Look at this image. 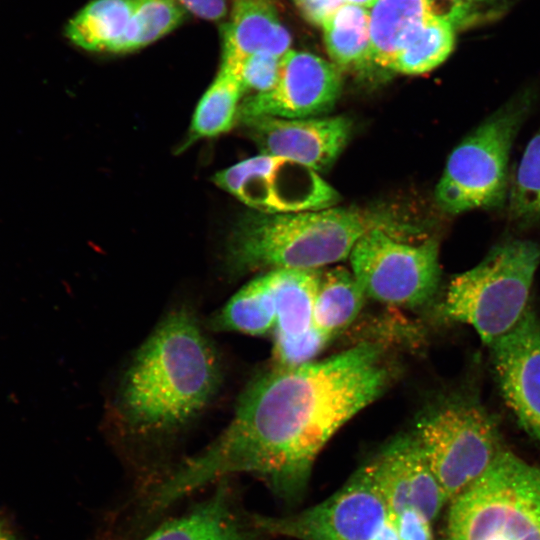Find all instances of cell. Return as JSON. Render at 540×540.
<instances>
[{
    "instance_id": "1",
    "label": "cell",
    "mask_w": 540,
    "mask_h": 540,
    "mask_svg": "<svg viewBox=\"0 0 540 540\" xmlns=\"http://www.w3.org/2000/svg\"><path fill=\"white\" fill-rule=\"evenodd\" d=\"M396 374L388 346L372 340L259 374L244 388L221 434L149 488L147 507L164 512L193 491L239 473L256 476L286 502H298L324 446L382 396Z\"/></svg>"
},
{
    "instance_id": "2",
    "label": "cell",
    "mask_w": 540,
    "mask_h": 540,
    "mask_svg": "<svg viewBox=\"0 0 540 540\" xmlns=\"http://www.w3.org/2000/svg\"><path fill=\"white\" fill-rule=\"evenodd\" d=\"M220 358L194 313L169 312L134 355L117 394L126 431L142 438L167 436L196 418L216 395Z\"/></svg>"
},
{
    "instance_id": "3",
    "label": "cell",
    "mask_w": 540,
    "mask_h": 540,
    "mask_svg": "<svg viewBox=\"0 0 540 540\" xmlns=\"http://www.w3.org/2000/svg\"><path fill=\"white\" fill-rule=\"evenodd\" d=\"M374 228L407 231L379 212L358 207L284 214L254 212L236 226L228 260L236 273L317 270L349 258L360 238Z\"/></svg>"
},
{
    "instance_id": "4",
    "label": "cell",
    "mask_w": 540,
    "mask_h": 540,
    "mask_svg": "<svg viewBox=\"0 0 540 540\" xmlns=\"http://www.w3.org/2000/svg\"><path fill=\"white\" fill-rule=\"evenodd\" d=\"M539 264V243L511 239L495 245L479 264L449 282L440 316L472 326L489 346L526 311Z\"/></svg>"
},
{
    "instance_id": "5",
    "label": "cell",
    "mask_w": 540,
    "mask_h": 540,
    "mask_svg": "<svg viewBox=\"0 0 540 540\" xmlns=\"http://www.w3.org/2000/svg\"><path fill=\"white\" fill-rule=\"evenodd\" d=\"M446 540H540V466L503 449L450 501Z\"/></svg>"
},
{
    "instance_id": "6",
    "label": "cell",
    "mask_w": 540,
    "mask_h": 540,
    "mask_svg": "<svg viewBox=\"0 0 540 540\" xmlns=\"http://www.w3.org/2000/svg\"><path fill=\"white\" fill-rule=\"evenodd\" d=\"M533 102L534 92H519L452 151L435 190L442 211L459 214L504 205L510 151Z\"/></svg>"
},
{
    "instance_id": "7",
    "label": "cell",
    "mask_w": 540,
    "mask_h": 540,
    "mask_svg": "<svg viewBox=\"0 0 540 540\" xmlns=\"http://www.w3.org/2000/svg\"><path fill=\"white\" fill-rule=\"evenodd\" d=\"M411 430L448 502L480 478L504 449L491 414L466 393L435 399Z\"/></svg>"
},
{
    "instance_id": "8",
    "label": "cell",
    "mask_w": 540,
    "mask_h": 540,
    "mask_svg": "<svg viewBox=\"0 0 540 540\" xmlns=\"http://www.w3.org/2000/svg\"><path fill=\"white\" fill-rule=\"evenodd\" d=\"M349 260L366 296L383 304L421 307L433 299L439 286L435 238L411 242L402 233L374 228L356 243Z\"/></svg>"
},
{
    "instance_id": "9",
    "label": "cell",
    "mask_w": 540,
    "mask_h": 540,
    "mask_svg": "<svg viewBox=\"0 0 540 540\" xmlns=\"http://www.w3.org/2000/svg\"><path fill=\"white\" fill-rule=\"evenodd\" d=\"M390 512L363 464L324 501L286 516L256 515L267 537L295 540H372Z\"/></svg>"
},
{
    "instance_id": "10",
    "label": "cell",
    "mask_w": 540,
    "mask_h": 540,
    "mask_svg": "<svg viewBox=\"0 0 540 540\" xmlns=\"http://www.w3.org/2000/svg\"><path fill=\"white\" fill-rule=\"evenodd\" d=\"M214 182L265 214L324 209L336 206L340 199L318 172L293 160L266 154L218 172Z\"/></svg>"
},
{
    "instance_id": "11",
    "label": "cell",
    "mask_w": 540,
    "mask_h": 540,
    "mask_svg": "<svg viewBox=\"0 0 540 540\" xmlns=\"http://www.w3.org/2000/svg\"><path fill=\"white\" fill-rule=\"evenodd\" d=\"M340 89L336 65L308 52L288 50L281 58L276 85L268 92L249 95L240 103L238 118L318 117L331 110Z\"/></svg>"
},
{
    "instance_id": "12",
    "label": "cell",
    "mask_w": 540,
    "mask_h": 540,
    "mask_svg": "<svg viewBox=\"0 0 540 540\" xmlns=\"http://www.w3.org/2000/svg\"><path fill=\"white\" fill-rule=\"evenodd\" d=\"M363 464L393 517L413 508L432 522L448 502L412 430L391 438Z\"/></svg>"
},
{
    "instance_id": "13",
    "label": "cell",
    "mask_w": 540,
    "mask_h": 540,
    "mask_svg": "<svg viewBox=\"0 0 540 540\" xmlns=\"http://www.w3.org/2000/svg\"><path fill=\"white\" fill-rule=\"evenodd\" d=\"M496 380L522 428L540 442V323L528 306L520 320L490 345Z\"/></svg>"
},
{
    "instance_id": "14",
    "label": "cell",
    "mask_w": 540,
    "mask_h": 540,
    "mask_svg": "<svg viewBox=\"0 0 540 540\" xmlns=\"http://www.w3.org/2000/svg\"><path fill=\"white\" fill-rule=\"evenodd\" d=\"M257 143L260 154L287 158L320 173L346 147L352 122L344 116L278 118L258 116L241 120Z\"/></svg>"
},
{
    "instance_id": "15",
    "label": "cell",
    "mask_w": 540,
    "mask_h": 540,
    "mask_svg": "<svg viewBox=\"0 0 540 540\" xmlns=\"http://www.w3.org/2000/svg\"><path fill=\"white\" fill-rule=\"evenodd\" d=\"M256 514L245 511L228 478L212 494L181 516L163 523L140 540H264Z\"/></svg>"
},
{
    "instance_id": "16",
    "label": "cell",
    "mask_w": 540,
    "mask_h": 540,
    "mask_svg": "<svg viewBox=\"0 0 540 540\" xmlns=\"http://www.w3.org/2000/svg\"><path fill=\"white\" fill-rule=\"evenodd\" d=\"M290 44L273 0H233L230 21L223 28L222 61L239 65L259 52L282 57Z\"/></svg>"
},
{
    "instance_id": "17",
    "label": "cell",
    "mask_w": 540,
    "mask_h": 540,
    "mask_svg": "<svg viewBox=\"0 0 540 540\" xmlns=\"http://www.w3.org/2000/svg\"><path fill=\"white\" fill-rule=\"evenodd\" d=\"M430 17L427 0H377L370 12L371 63L389 70Z\"/></svg>"
},
{
    "instance_id": "18",
    "label": "cell",
    "mask_w": 540,
    "mask_h": 540,
    "mask_svg": "<svg viewBox=\"0 0 540 540\" xmlns=\"http://www.w3.org/2000/svg\"><path fill=\"white\" fill-rule=\"evenodd\" d=\"M276 301L275 338L299 336L313 326V309L322 269L269 271Z\"/></svg>"
},
{
    "instance_id": "19",
    "label": "cell",
    "mask_w": 540,
    "mask_h": 540,
    "mask_svg": "<svg viewBox=\"0 0 540 540\" xmlns=\"http://www.w3.org/2000/svg\"><path fill=\"white\" fill-rule=\"evenodd\" d=\"M275 325L276 301L269 271L243 286L209 322L215 331L254 336L274 331Z\"/></svg>"
},
{
    "instance_id": "20",
    "label": "cell",
    "mask_w": 540,
    "mask_h": 540,
    "mask_svg": "<svg viewBox=\"0 0 540 540\" xmlns=\"http://www.w3.org/2000/svg\"><path fill=\"white\" fill-rule=\"evenodd\" d=\"M134 11V0H92L65 28L67 38L88 51H114Z\"/></svg>"
},
{
    "instance_id": "21",
    "label": "cell",
    "mask_w": 540,
    "mask_h": 540,
    "mask_svg": "<svg viewBox=\"0 0 540 540\" xmlns=\"http://www.w3.org/2000/svg\"><path fill=\"white\" fill-rule=\"evenodd\" d=\"M366 294L352 271L335 267L321 272L313 309V325L331 338L358 316Z\"/></svg>"
},
{
    "instance_id": "22",
    "label": "cell",
    "mask_w": 540,
    "mask_h": 540,
    "mask_svg": "<svg viewBox=\"0 0 540 540\" xmlns=\"http://www.w3.org/2000/svg\"><path fill=\"white\" fill-rule=\"evenodd\" d=\"M243 93L238 66L222 61L196 106L190 128L193 137H214L230 130L238 118Z\"/></svg>"
},
{
    "instance_id": "23",
    "label": "cell",
    "mask_w": 540,
    "mask_h": 540,
    "mask_svg": "<svg viewBox=\"0 0 540 540\" xmlns=\"http://www.w3.org/2000/svg\"><path fill=\"white\" fill-rule=\"evenodd\" d=\"M326 49L340 66H363L370 59V13L362 6L343 4L323 23Z\"/></svg>"
},
{
    "instance_id": "24",
    "label": "cell",
    "mask_w": 540,
    "mask_h": 540,
    "mask_svg": "<svg viewBox=\"0 0 540 540\" xmlns=\"http://www.w3.org/2000/svg\"><path fill=\"white\" fill-rule=\"evenodd\" d=\"M455 27L438 18L430 17L398 53L389 70L418 75L442 64L453 50Z\"/></svg>"
},
{
    "instance_id": "25",
    "label": "cell",
    "mask_w": 540,
    "mask_h": 540,
    "mask_svg": "<svg viewBox=\"0 0 540 540\" xmlns=\"http://www.w3.org/2000/svg\"><path fill=\"white\" fill-rule=\"evenodd\" d=\"M187 11L173 0H134L129 25L113 53L138 50L174 30Z\"/></svg>"
},
{
    "instance_id": "26",
    "label": "cell",
    "mask_w": 540,
    "mask_h": 540,
    "mask_svg": "<svg viewBox=\"0 0 540 540\" xmlns=\"http://www.w3.org/2000/svg\"><path fill=\"white\" fill-rule=\"evenodd\" d=\"M509 219L520 227L540 224V129L521 157L508 191Z\"/></svg>"
},
{
    "instance_id": "27",
    "label": "cell",
    "mask_w": 540,
    "mask_h": 540,
    "mask_svg": "<svg viewBox=\"0 0 540 540\" xmlns=\"http://www.w3.org/2000/svg\"><path fill=\"white\" fill-rule=\"evenodd\" d=\"M332 338L314 325L304 334L294 337L275 338L276 365L298 366L313 361Z\"/></svg>"
},
{
    "instance_id": "28",
    "label": "cell",
    "mask_w": 540,
    "mask_h": 540,
    "mask_svg": "<svg viewBox=\"0 0 540 540\" xmlns=\"http://www.w3.org/2000/svg\"><path fill=\"white\" fill-rule=\"evenodd\" d=\"M281 58L264 52L245 57L238 66L243 92L256 95L270 91L278 81Z\"/></svg>"
},
{
    "instance_id": "29",
    "label": "cell",
    "mask_w": 540,
    "mask_h": 540,
    "mask_svg": "<svg viewBox=\"0 0 540 540\" xmlns=\"http://www.w3.org/2000/svg\"><path fill=\"white\" fill-rule=\"evenodd\" d=\"M394 519L400 540H433L431 521L418 510L407 508Z\"/></svg>"
},
{
    "instance_id": "30",
    "label": "cell",
    "mask_w": 540,
    "mask_h": 540,
    "mask_svg": "<svg viewBox=\"0 0 540 540\" xmlns=\"http://www.w3.org/2000/svg\"><path fill=\"white\" fill-rule=\"evenodd\" d=\"M306 20L313 24L322 23L344 3L343 0H294Z\"/></svg>"
},
{
    "instance_id": "31",
    "label": "cell",
    "mask_w": 540,
    "mask_h": 540,
    "mask_svg": "<svg viewBox=\"0 0 540 540\" xmlns=\"http://www.w3.org/2000/svg\"><path fill=\"white\" fill-rule=\"evenodd\" d=\"M187 12L202 19L217 21L227 12V0H173Z\"/></svg>"
},
{
    "instance_id": "32",
    "label": "cell",
    "mask_w": 540,
    "mask_h": 540,
    "mask_svg": "<svg viewBox=\"0 0 540 540\" xmlns=\"http://www.w3.org/2000/svg\"><path fill=\"white\" fill-rule=\"evenodd\" d=\"M372 540H400L393 516L390 515L389 519L375 534Z\"/></svg>"
},
{
    "instance_id": "33",
    "label": "cell",
    "mask_w": 540,
    "mask_h": 540,
    "mask_svg": "<svg viewBox=\"0 0 540 540\" xmlns=\"http://www.w3.org/2000/svg\"><path fill=\"white\" fill-rule=\"evenodd\" d=\"M344 3L354 4L365 8L373 7L377 0H343Z\"/></svg>"
},
{
    "instance_id": "34",
    "label": "cell",
    "mask_w": 540,
    "mask_h": 540,
    "mask_svg": "<svg viewBox=\"0 0 540 540\" xmlns=\"http://www.w3.org/2000/svg\"><path fill=\"white\" fill-rule=\"evenodd\" d=\"M0 540H11L3 531L0 530Z\"/></svg>"
},
{
    "instance_id": "35",
    "label": "cell",
    "mask_w": 540,
    "mask_h": 540,
    "mask_svg": "<svg viewBox=\"0 0 540 540\" xmlns=\"http://www.w3.org/2000/svg\"><path fill=\"white\" fill-rule=\"evenodd\" d=\"M464 1H467L469 3H475V2H479V1H485V0H464Z\"/></svg>"
}]
</instances>
